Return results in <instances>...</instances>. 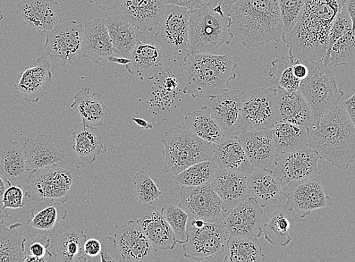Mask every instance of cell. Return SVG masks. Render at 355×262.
Returning <instances> with one entry per match:
<instances>
[{"label": "cell", "instance_id": "obj_10", "mask_svg": "<svg viewBox=\"0 0 355 262\" xmlns=\"http://www.w3.org/2000/svg\"><path fill=\"white\" fill-rule=\"evenodd\" d=\"M282 187L286 200L284 208L289 212L295 211L300 218L333 204L332 198L327 195L321 183L320 176L309 180L283 181Z\"/></svg>", "mask_w": 355, "mask_h": 262}, {"label": "cell", "instance_id": "obj_61", "mask_svg": "<svg viewBox=\"0 0 355 262\" xmlns=\"http://www.w3.org/2000/svg\"><path fill=\"white\" fill-rule=\"evenodd\" d=\"M10 186H12V183L8 182L3 177L0 176V200H2L5 191Z\"/></svg>", "mask_w": 355, "mask_h": 262}, {"label": "cell", "instance_id": "obj_46", "mask_svg": "<svg viewBox=\"0 0 355 262\" xmlns=\"http://www.w3.org/2000/svg\"><path fill=\"white\" fill-rule=\"evenodd\" d=\"M135 199L140 204H152L163 195L157 184L145 171L135 173L133 180Z\"/></svg>", "mask_w": 355, "mask_h": 262}, {"label": "cell", "instance_id": "obj_33", "mask_svg": "<svg viewBox=\"0 0 355 262\" xmlns=\"http://www.w3.org/2000/svg\"><path fill=\"white\" fill-rule=\"evenodd\" d=\"M49 238H54V250L56 261L80 262L87 261L83 256L84 243L87 236L83 231L78 229L64 230L61 227Z\"/></svg>", "mask_w": 355, "mask_h": 262}, {"label": "cell", "instance_id": "obj_32", "mask_svg": "<svg viewBox=\"0 0 355 262\" xmlns=\"http://www.w3.org/2000/svg\"><path fill=\"white\" fill-rule=\"evenodd\" d=\"M105 20L115 56L130 58L139 42L147 40L143 32L126 21L122 15L111 16Z\"/></svg>", "mask_w": 355, "mask_h": 262}, {"label": "cell", "instance_id": "obj_28", "mask_svg": "<svg viewBox=\"0 0 355 262\" xmlns=\"http://www.w3.org/2000/svg\"><path fill=\"white\" fill-rule=\"evenodd\" d=\"M144 233L153 246L155 252L173 250L176 245L174 234L170 225L156 207L144 212L137 220Z\"/></svg>", "mask_w": 355, "mask_h": 262}, {"label": "cell", "instance_id": "obj_18", "mask_svg": "<svg viewBox=\"0 0 355 262\" xmlns=\"http://www.w3.org/2000/svg\"><path fill=\"white\" fill-rule=\"evenodd\" d=\"M168 55L156 43L140 40L133 49L130 62L125 65L128 72L141 80H152L162 74Z\"/></svg>", "mask_w": 355, "mask_h": 262}, {"label": "cell", "instance_id": "obj_52", "mask_svg": "<svg viewBox=\"0 0 355 262\" xmlns=\"http://www.w3.org/2000/svg\"><path fill=\"white\" fill-rule=\"evenodd\" d=\"M205 4L223 17L230 16L239 0H202Z\"/></svg>", "mask_w": 355, "mask_h": 262}, {"label": "cell", "instance_id": "obj_43", "mask_svg": "<svg viewBox=\"0 0 355 262\" xmlns=\"http://www.w3.org/2000/svg\"><path fill=\"white\" fill-rule=\"evenodd\" d=\"M324 62L331 67L349 65L355 67V31L345 33L327 51Z\"/></svg>", "mask_w": 355, "mask_h": 262}, {"label": "cell", "instance_id": "obj_2", "mask_svg": "<svg viewBox=\"0 0 355 262\" xmlns=\"http://www.w3.org/2000/svg\"><path fill=\"white\" fill-rule=\"evenodd\" d=\"M309 146L320 159L341 171L355 159V129L342 105L313 121L309 128Z\"/></svg>", "mask_w": 355, "mask_h": 262}, {"label": "cell", "instance_id": "obj_37", "mask_svg": "<svg viewBox=\"0 0 355 262\" xmlns=\"http://www.w3.org/2000/svg\"><path fill=\"white\" fill-rule=\"evenodd\" d=\"M278 154L309 146V129L290 122H278L272 129Z\"/></svg>", "mask_w": 355, "mask_h": 262}, {"label": "cell", "instance_id": "obj_48", "mask_svg": "<svg viewBox=\"0 0 355 262\" xmlns=\"http://www.w3.org/2000/svg\"><path fill=\"white\" fill-rule=\"evenodd\" d=\"M306 0H278L284 33L298 22Z\"/></svg>", "mask_w": 355, "mask_h": 262}, {"label": "cell", "instance_id": "obj_34", "mask_svg": "<svg viewBox=\"0 0 355 262\" xmlns=\"http://www.w3.org/2000/svg\"><path fill=\"white\" fill-rule=\"evenodd\" d=\"M27 171L26 156L20 143L6 141L0 150V176L12 183L22 180Z\"/></svg>", "mask_w": 355, "mask_h": 262}, {"label": "cell", "instance_id": "obj_15", "mask_svg": "<svg viewBox=\"0 0 355 262\" xmlns=\"http://www.w3.org/2000/svg\"><path fill=\"white\" fill-rule=\"evenodd\" d=\"M316 152L309 146L286 153L275 159L273 173L284 182L303 181L320 176Z\"/></svg>", "mask_w": 355, "mask_h": 262}, {"label": "cell", "instance_id": "obj_5", "mask_svg": "<svg viewBox=\"0 0 355 262\" xmlns=\"http://www.w3.org/2000/svg\"><path fill=\"white\" fill-rule=\"evenodd\" d=\"M162 142L164 146V173L175 175L191 165L213 159L215 143L181 125L168 129Z\"/></svg>", "mask_w": 355, "mask_h": 262}, {"label": "cell", "instance_id": "obj_12", "mask_svg": "<svg viewBox=\"0 0 355 262\" xmlns=\"http://www.w3.org/2000/svg\"><path fill=\"white\" fill-rule=\"evenodd\" d=\"M189 240L182 245L184 256L202 261L223 254L226 251L228 236L223 221L206 222L200 228L187 229Z\"/></svg>", "mask_w": 355, "mask_h": 262}, {"label": "cell", "instance_id": "obj_38", "mask_svg": "<svg viewBox=\"0 0 355 262\" xmlns=\"http://www.w3.org/2000/svg\"><path fill=\"white\" fill-rule=\"evenodd\" d=\"M72 135L75 141L73 150L87 164L94 163L97 156L106 153L107 148L103 145L98 128L83 126Z\"/></svg>", "mask_w": 355, "mask_h": 262}, {"label": "cell", "instance_id": "obj_14", "mask_svg": "<svg viewBox=\"0 0 355 262\" xmlns=\"http://www.w3.org/2000/svg\"><path fill=\"white\" fill-rule=\"evenodd\" d=\"M180 195L179 207L192 218L215 222L223 212L225 213L224 202L210 184L196 187H181Z\"/></svg>", "mask_w": 355, "mask_h": 262}, {"label": "cell", "instance_id": "obj_30", "mask_svg": "<svg viewBox=\"0 0 355 262\" xmlns=\"http://www.w3.org/2000/svg\"><path fill=\"white\" fill-rule=\"evenodd\" d=\"M213 159L222 170L252 174L255 168L238 139L223 137L215 143Z\"/></svg>", "mask_w": 355, "mask_h": 262}, {"label": "cell", "instance_id": "obj_47", "mask_svg": "<svg viewBox=\"0 0 355 262\" xmlns=\"http://www.w3.org/2000/svg\"><path fill=\"white\" fill-rule=\"evenodd\" d=\"M52 239L48 235L35 234L25 243L24 261L46 262L53 261V253L49 250Z\"/></svg>", "mask_w": 355, "mask_h": 262}, {"label": "cell", "instance_id": "obj_29", "mask_svg": "<svg viewBox=\"0 0 355 262\" xmlns=\"http://www.w3.org/2000/svg\"><path fill=\"white\" fill-rule=\"evenodd\" d=\"M24 150L26 156L28 171L56 164L65 157L64 151L53 142V134H40L35 139L24 142Z\"/></svg>", "mask_w": 355, "mask_h": 262}, {"label": "cell", "instance_id": "obj_13", "mask_svg": "<svg viewBox=\"0 0 355 262\" xmlns=\"http://www.w3.org/2000/svg\"><path fill=\"white\" fill-rule=\"evenodd\" d=\"M83 25L70 21L48 33L44 44L47 55L62 67L83 57Z\"/></svg>", "mask_w": 355, "mask_h": 262}, {"label": "cell", "instance_id": "obj_8", "mask_svg": "<svg viewBox=\"0 0 355 262\" xmlns=\"http://www.w3.org/2000/svg\"><path fill=\"white\" fill-rule=\"evenodd\" d=\"M81 175L79 166L56 164L36 168L27 177L28 190L24 195L35 202H60L69 200L73 184Z\"/></svg>", "mask_w": 355, "mask_h": 262}, {"label": "cell", "instance_id": "obj_16", "mask_svg": "<svg viewBox=\"0 0 355 262\" xmlns=\"http://www.w3.org/2000/svg\"><path fill=\"white\" fill-rule=\"evenodd\" d=\"M263 208L253 197H248L225 214L224 223L228 236L259 238L263 235L261 218Z\"/></svg>", "mask_w": 355, "mask_h": 262}, {"label": "cell", "instance_id": "obj_60", "mask_svg": "<svg viewBox=\"0 0 355 262\" xmlns=\"http://www.w3.org/2000/svg\"><path fill=\"white\" fill-rule=\"evenodd\" d=\"M109 63H115L117 64L126 65L130 62L128 58L112 55L107 59Z\"/></svg>", "mask_w": 355, "mask_h": 262}, {"label": "cell", "instance_id": "obj_64", "mask_svg": "<svg viewBox=\"0 0 355 262\" xmlns=\"http://www.w3.org/2000/svg\"><path fill=\"white\" fill-rule=\"evenodd\" d=\"M4 0H0V22H1L4 19V15L2 10V6Z\"/></svg>", "mask_w": 355, "mask_h": 262}, {"label": "cell", "instance_id": "obj_49", "mask_svg": "<svg viewBox=\"0 0 355 262\" xmlns=\"http://www.w3.org/2000/svg\"><path fill=\"white\" fill-rule=\"evenodd\" d=\"M351 30H352V22L348 12L346 11L343 6L340 13L336 17L331 30H329L327 50L338 39Z\"/></svg>", "mask_w": 355, "mask_h": 262}, {"label": "cell", "instance_id": "obj_55", "mask_svg": "<svg viewBox=\"0 0 355 262\" xmlns=\"http://www.w3.org/2000/svg\"><path fill=\"white\" fill-rule=\"evenodd\" d=\"M88 1L97 6L99 10L109 12L121 6L123 0H88Z\"/></svg>", "mask_w": 355, "mask_h": 262}, {"label": "cell", "instance_id": "obj_9", "mask_svg": "<svg viewBox=\"0 0 355 262\" xmlns=\"http://www.w3.org/2000/svg\"><path fill=\"white\" fill-rule=\"evenodd\" d=\"M190 10L187 8L166 5V12L154 36L168 57L185 56L189 51Z\"/></svg>", "mask_w": 355, "mask_h": 262}, {"label": "cell", "instance_id": "obj_42", "mask_svg": "<svg viewBox=\"0 0 355 262\" xmlns=\"http://www.w3.org/2000/svg\"><path fill=\"white\" fill-rule=\"evenodd\" d=\"M293 64L294 60L290 55L275 58L268 71L270 82L278 89L287 91L299 90L301 80L295 77Z\"/></svg>", "mask_w": 355, "mask_h": 262}, {"label": "cell", "instance_id": "obj_62", "mask_svg": "<svg viewBox=\"0 0 355 262\" xmlns=\"http://www.w3.org/2000/svg\"><path fill=\"white\" fill-rule=\"evenodd\" d=\"M10 217L6 208L4 207L3 202L0 200V224H4L6 220Z\"/></svg>", "mask_w": 355, "mask_h": 262}, {"label": "cell", "instance_id": "obj_63", "mask_svg": "<svg viewBox=\"0 0 355 262\" xmlns=\"http://www.w3.org/2000/svg\"><path fill=\"white\" fill-rule=\"evenodd\" d=\"M165 87L170 91L173 90L176 87L175 80L173 78L166 79L165 82Z\"/></svg>", "mask_w": 355, "mask_h": 262}, {"label": "cell", "instance_id": "obj_3", "mask_svg": "<svg viewBox=\"0 0 355 262\" xmlns=\"http://www.w3.org/2000/svg\"><path fill=\"white\" fill-rule=\"evenodd\" d=\"M230 17V32L246 48L282 40L284 31L278 0H239Z\"/></svg>", "mask_w": 355, "mask_h": 262}, {"label": "cell", "instance_id": "obj_54", "mask_svg": "<svg viewBox=\"0 0 355 262\" xmlns=\"http://www.w3.org/2000/svg\"><path fill=\"white\" fill-rule=\"evenodd\" d=\"M83 250L88 256L96 257L100 256L101 251V241L95 238L87 239L84 243Z\"/></svg>", "mask_w": 355, "mask_h": 262}, {"label": "cell", "instance_id": "obj_21", "mask_svg": "<svg viewBox=\"0 0 355 262\" xmlns=\"http://www.w3.org/2000/svg\"><path fill=\"white\" fill-rule=\"evenodd\" d=\"M16 12L29 29L49 33L59 22L60 4L56 0H21L16 6Z\"/></svg>", "mask_w": 355, "mask_h": 262}, {"label": "cell", "instance_id": "obj_53", "mask_svg": "<svg viewBox=\"0 0 355 262\" xmlns=\"http://www.w3.org/2000/svg\"><path fill=\"white\" fill-rule=\"evenodd\" d=\"M166 5H173L187 8L190 11L197 10L205 5L202 0H164Z\"/></svg>", "mask_w": 355, "mask_h": 262}, {"label": "cell", "instance_id": "obj_45", "mask_svg": "<svg viewBox=\"0 0 355 262\" xmlns=\"http://www.w3.org/2000/svg\"><path fill=\"white\" fill-rule=\"evenodd\" d=\"M162 213L172 228L176 244H184L189 240L187 224L189 215L179 206L165 204Z\"/></svg>", "mask_w": 355, "mask_h": 262}, {"label": "cell", "instance_id": "obj_56", "mask_svg": "<svg viewBox=\"0 0 355 262\" xmlns=\"http://www.w3.org/2000/svg\"><path fill=\"white\" fill-rule=\"evenodd\" d=\"M293 70L295 77L300 80H302L308 77V66L305 62L300 60V59L294 61Z\"/></svg>", "mask_w": 355, "mask_h": 262}, {"label": "cell", "instance_id": "obj_17", "mask_svg": "<svg viewBox=\"0 0 355 262\" xmlns=\"http://www.w3.org/2000/svg\"><path fill=\"white\" fill-rule=\"evenodd\" d=\"M244 92L230 89L209 98L207 106L223 131L224 137L234 138L241 132V108Z\"/></svg>", "mask_w": 355, "mask_h": 262}, {"label": "cell", "instance_id": "obj_20", "mask_svg": "<svg viewBox=\"0 0 355 262\" xmlns=\"http://www.w3.org/2000/svg\"><path fill=\"white\" fill-rule=\"evenodd\" d=\"M236 139L255 168H268L279 155L272 130H242Z\"/></svg>", "mask_w": 355, "mask_h": 262}, {"label": "cell", "instance_id": "obj_51", "mask_svg": "<svg viewBox=\"0 0 355 262\" xmlns=\"http://www.w3.org/2000/svg\"><path fill=\"white\" fill-rule=\"evenodd\" d=\"M23 190L18 186H10L3 194L2 199L5 208L20 209L25 206Z\"/></svg>", "mask_w": 355, "mask_h": 262}, {"label": "cell", "instance_id": "obj_44", "mask_svg": "<svg viewBox=\"0 0 355 262\" xmlns=\"http://www.w3.org/2000/svg\"><path fill=\"white\" fill-rule=\"evenodd\" d=\"M261 228L266 241L272 246L286 247L293 240L290 235V220L282 211H275Z\"/></svg>", "mask_w": 355, "mask_h": 262}, {"label": "cell", "instance_id": "obj_58", "mask_svg": "<svg viewBox=\"0 0 355 262\" xmlns=\"http://www.w3.org/2000/svg\"><path fill=\"white\" fill-rule=\"evenodd\" d=\"M344 8L350 16L352 22V30L355 31V0H345Z\"/></svg>", "mask_w": 355, "mask_h": 262}, {"label": "cell", "instance_id": "obj_19", "mask_svg": "<svg viewBox=\"0 0 355 262\" xmlns=\"http://www.w3.org/2000/svg\"><path fill=\"white\" fill-rule=\"evenodd\" d=\"M114 238L125 261H146L154 254L153 246L137 221L116 225Z\"/></svg>", "mask_w": 355, "mask_h": 262}, {"label": "cell", "instance_id": "obj_39", "mask_svg": "<svg viewBox=\"0 0 355 262\" xmlns=\"http://www.w3.org/2000/svg\"><path fill=\"white\" fill-rule=\"evenodd\" d=\"M184 123L189 130L207 141L217 143L224 137L220 126L214 119L207 105L187 113L184 116Z\"/></svg>", "mask_w": 355, "mask_h": 262}, {"label": "cell", "instance_id": "obj_6", "mask_svg": "<svg viewBox=\"0 0 355 262\" xmlns=\"http://www.w3.org/2000/svg\"><path fill=\"white\" fill-rule=\"evenodd\" d=\"M305 62L309 75L301 80L299 90L311 107L314 121H319L321 116L340 105L345 93L337 87L332 67L323 59Z\"/></svg>", "mask_w": 355, "mask_h": 262}, {"label": "cell", "instance_id": "obj_59", "mask_svg": "<svg viewBox=\"0 0 355 262\" xmlns=\"http://www.w3.org/2000/svg\"><path fill=\"white\" fill-rule=\"evenodd\" d=\"M132 121L135 123V124L140 126L141 128L146 130H150L153 129V124L150 122L146 121V120L141 119V118L139 117H132Z\"/></svg>", "mask_w": 355, "mask_h": 262}, {"label": "cell", "instance_id": "obj_25", "mask_svg": "<svg viewBox=\"0 0 355 262\" xmlns=\"http://www.w3.org/2000/svg\"><path fill=\"white\" fill-rule=\"evenodd\" d=\"M249 174L222 170L218 168L210 184L225 204V213L250 194L248 188Z\"/></svg>", "mask_w": 355, "mask_h": 262}, {"label": "cell", "instance_id": "obj_35", "mask_svg": "<svg viewBox=\"0 0 355 262\" xmlns=\"http://www.w3.org/2000/svg\"><path fill=\"white\" fill-rule=\"evenodd\" d=\"M67 211L60 202H53V204L41 209L31 210V217L27 219L25 230L33 234L50 235L60 227L61 221H65Z\"/></svg>", "mask_w": 355, "mask_h": 262}, {"label": "cell", "instance_id": "obj_27", "mask_svg": "<svg viewBox=\"0 0 355 262\" xmlns=\"http://www.w3.org/2000/svg\"><path fill=\"white\" fill-rule=\"evenodd\" d=\"M282 185L281 177L268 168H257L248 179L250 192L263 208L281 204L285 200Z\"/></svg>", "mask_w": 355, "mask_h": 262}, {"label": "cell", "instance_id": "obj_1", "mask_svg": "<svg viewBox=\"0 0 355 262\" xmlns=\"http://www.w3.org/2000/svg\"><path fill=\"white\" fill-rule=\"evenodd\" d=\"M345 0H306L300 18L282 41L294 61H318L324 59L329 30Z\"/></svg>", "mask_w": 355, "mask_h": 262}, {"label": "cell", "instance_id": "obj_11", "mask_svg": "<svg viewBox=\"0 0 355 262\" xmlns=\"http://www.w3.org/2000/svg\"><path fill=\"white\" fill-rule=\"evenodd\" d=\"M278 123L275 89L259 87L244 92L241 130H272Z\"/></svg>", "mask_w": 355, "mask_h": 262}, {"label": "cell", "instance_id": "obj_31", "mask_svg": "<svg viewBox=\"0 0 355 262\" xmlns=\"http://www.w3.org/2000/svg\"><path fill=\"white\" fill-rule=\"evenodd\" d=\"M71 108L78 113L87 128H100L107 116L103 95L97 91L91 93L89 87H82L76 93Z\"/></svg>", "mask_w": 355, "mask_h": 262}, {"label": "cell", "instance_id": "obj_57", "mask_svg": "<svg viewBox=\"0 0 355 262\" xmlns=\"http://www.w3.org/2000/svg\"><path fill=\"white\" fill-rule=\"evenodd\" d=\"M342 105L355 129V92L352 97L345 100Z\"/></svg>", "mask_w": 355, "mask_h": 262}, {"label": "cell", "instance_id": "obj_4", "mask_svg": "<svg viewBox=\"0 0 355 262\" xmlns=\"http://www.w3.org/2000/svg\"><path fill=\"white\" fill-rule=\"evenodd\" d=\"M182 66L186 78L184 94L193 98H212L231 89L238 58L230 54H187Z\"/></svg>", "mask_w": 355, "mask_h": 262}, {"label": "cell", "instance_id": "obj_50", "mask_svg": "<svg viewBox=\"0 0 355 262\" xmlns=\"http://www.w3.org/2000/svg\"><path fill=\"white\" fill-rule=\"evenodd\" d=\"M100 241L101 243L100 253L101 261H125L114 238L111 236H105Z\"/></svg>", "mask_w": 355, "mask_h": 262}, {"label": "cell", "instance_id": "obj_41", "mask_svg": "<svg viewBox=\"0 0 355 262\" xmlns=\"http://www.w3.org/2000/svg\"><path fill=\"white\" fill-rule=\"evenodd\" d=\"M218 168L214 159L205 160L185 168L173 176V181L181 187H196L210 184Z\"/></svg>", "mask_w": 355, "mask_h": 262}, {"label": "cell", "instance_id": "obj_7", "mask_svg": "<svg viewBox=\"0 0 355 262\" xmlns=\"http://www.w3.org/2000/svg\"><path fill=\"white\" fill-rule=\"evenodd\" d=\"M230 16L223 17L205 4L190 12L188 54L210 53L223 44H230Z\"/></svg>", "mask_w": 355, "mask_h": 262}, {"label": "cell", "instance_id": "obj_22", "mask_svg": "<svg viewBox=\"0 0 355 262\" xmlns=\"http://www.w3.org/2000/svg\"><path fill=\"white\" fill-rule=\"evenodd\" d=\"M37 64L25 71L15 89L29 103H37L46 94L53 83V73L46 56L37 59Z\"/></svg>", "mask_w": 355, "mask_h": 262}, {"label": "cell", "instance_id": "obj_40", "mask_svg": "<svg viewBox=\"0 0 355 262\" xmlns=\"http://www.w3.org/2000/svg\"><path fill=\"white\" fill-rule=\"evenodd\" d=\"M225 262H259L266 260L257 238L230 236L227 243Z\"/></svg>", "mask_w": 355, "mask_h": 262}, {"label": "cell", "instance_id": "obj_23", "mask_svg": "<svg viewBox=\"0 0 355 262\" xmlns=\"http://www.w3.org/2000/svg\"><path fill=\"white\" fill-rule=\"evenodd\" d=\"M123 18L141 32L153 31L166 12L164 0H123Z\"/></svg>", "mask_w": 355, "mask_h": 262}, {"label": "cell", "instance_id": "obj_26", "mask_svg": "<svg viewBox=\"0 0 355 262\" xmlns=\"http://www.w3.org/2000/svg\"><path fill=\"white\" fill-rule=\"evenodd\" d=\"M278 122H290L309 129L314 121L311 107L300 90L275 89Z\"/></svg>", "mask_w": 355, "mask_h": 262}, {"label": "cell", "instance_id": "obj_36", "mask_svg": "<svg viewBox=\"0 0 355 262\" xmlns=\"http://www.w3.org/2000/svg\"><path fill=\"white\" fill-rule=\"evenodd\" d=\"M25 227L22 223L17 222L7 227L0 224V262H24Z\"/></svg>", "mask_w": 355, "mask_h": 262}, {"label": "cell", "instance_id": "obj_24", "mask_svg": "<svg viewBox=\"0 0 355 262\" xmlns=\"http://www.w3.org/2000/svg\"><path fill=\"white\" fill-rule=\"evenodd\" d=\"M114 55V48L106 20L97 18L83 25V57L98 64Z\"/></svg>", "mask_w": 355, "mask_h": 262}]
</instances>
